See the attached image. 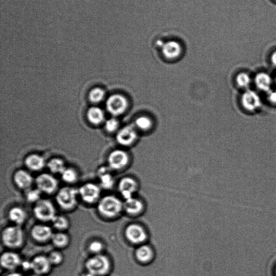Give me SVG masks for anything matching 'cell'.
I'll list each match as a JSON object with an SVG mask.
<instances>
[{"label":"cell","mask_w":276,"mask_h":276,"mask_svg":"<svg viewBox=\"0 0 276 276\" xmlns=\"http://www.w3.org/2000/svg\"><path fill=\"white\" fill-rule=\"evenodd\" d=\"M123 209L124 203L115 195L105 196L98 202V212L105 218L116 217Z\"/></svg>","instance_id":"6da1fadb"},{"label":"cell","mask_w":276,"mask_h":276,"mask_svg":"<svg viewBox=\"0 0 276 276\" xmlns=\"http://www.w3.org/2000/svg\"><path fill=\"white\" fill-rule=\"evenodd\" d=\"M2 241L10 249L20 248L24 243V233L21 226L13 225L6 227L2 232Z\"/></svg>","instance_id":"7a4b0ae2"},{"label":"cell","mask_w":276,"mask_h":276,"mask_svg":"<svg viewBox=\"0 0 276 276\" xmlns=\"http://www.w3.org/2000/svg\"><path fill=\"white\" fill-rule=\"evenodd\" d=\"M78 196V190L72 187H63L57 192L56 201L61 208L70 211L76 207Z\"/></svg>","instance_id":"3957f363"},{"label":"cell","mask_w":276,"mask_h":276,"mask_svg":"<svg viewBox=\"0 0 276 276\" xmlns=\"http://www.w3.org/2000/svg\"><path fill=\"white\" fill-rule=\"evenodd\" d=\"M85 268L88 272L95 276H103L109 272L111 263L106 256L101 253L88 259L85 263Z\"/></svg>","instance_id":"277c9868"},{"label":"cell","mask_w":276,"mask_h":276,"mask_svg":"<svg viewBox=\"0 0 276 276\" xmlns=\"http://www.w3.org/2000/svg\"><path fill=\"white\" fill-rule=\"evenodd\" d=\"M33 213L36 219L42 223L51 222L57 216L56 209L49 200L41 199L35 204Z\"/></svg>","instance_id":"5b68a950"},{"label":"cell","mask_w":276,"mask_h":276,"mask_svg":"<svg viewBox=\"0 0 276 276\" xmlns=\"http://www.w3.org/2000/svg\"><path fill=\"white\" fill-rule=\"evenodd\" d=\"M78 190L81 199L87 204H94L101 199V188L93 182L83 184Z\"/></svg>","instance_id":"8992f818"},{"label":"cell","mask_w":276,"mask_h":276,"mask_svg":"<svg viewBox=\"0 0 276 276\" xmlns=\"http://www.w3.org/2000/svg\"><path fill=\"white\" fill-rule=\"evenodd\" d=\"M35 182L42 193L50 195L58 191L59 182L51 174H41L37 176Z\"/></svg>","instance_id":"52a82bcc"},{"label":"cell","mask_w":276,"mask_h":276,"mask_svg":"<svg viewBox=\"0 0 276 276\" xmlns=\"http://www.w3.org/2000/svg\"><path fill=\"white\" fill-rule=\"evenodd\" d=\"M128 106L126 98L122 95H114L109 97L106 102V107L108 112L114 115L123 114Z\"/></svg>","instance_id":"ba28073f"},{"label":"cell","mask_w":276,"mask_h":276,"mask_svg":"<svg viewBox=\"0 0 276 276\" xmlns=\"http://www.w3.org/2000/svg\"><path fill=\"white\" fill-rule=\"evenodd\" d=\"M241 104L247 112L253 113L261 108L262 105L260 95L255 91L247 90L243 93Z\"/></svg>","instance_id":"9c48e42d"},{"label":"cell","mask_w":276,"mask_h":276,"mask_svg":"<svg viewBox=\"0 0 276 276\" xmlns=\"http://www.w3.org/2000/svg\"><path fill=\"white\" fill-rule=\"evenodd\" d=\"M126 239L132 244L140 245L144 242L148 235L144 228L137 224H131L125 229Z\"/></svg>","instance_id":"30bf717a"},{"label":"cell","mask_w":276,"mask_h":276,"mask_svg":"<svg viewBox=\"0 0 276 276\" xmlns=\"http://www.w3.org/2000/svg\"><path fill=\"white\" fill-rule=\"evenodd\" d=\"M53 234L51 228L43 224L36 225L33 226L30 230L32 238L40 244L51 240Z\"/></svg>","instance_id":"8fae6325"},{"label":"cell","mask_w":276,"mask_h":276,"mask_svg":"<svg viewBox=\"0 0 276 276\" xmlns=\"http://www.w3.org/2000/svg\"><path fill=\"white\" fill-rule=\"evenodd\" d=\"M129 161L128 154L123 151L116 150L109 154V167L113 170H120L124 168Z\"/></svg>","instance_id":"7c38bea8"},{"label":"cell","mask_w":276,"mask_h":276,"mask_svg":"<svg viewBox=\"0 0 276 276\" xmlns=\"http://www.w3.org/2000/svg\"><path fill=\"white\" fill-rule=\"evenodd\" d=\"M22 262L19 254L13 251L4 252L0 258L2 267L9 271H14L21 267Z\"/></svg>","instance_id":"4fadbf2b"},{"label":"cell","mask_w":276,"mask_h":276,"mask_svg":"<svg viewBox=\"0 0 276 276\" xmlns=\"http://www.w3.org/2000/svg\"><path fill=\"white\" fill-rule=\"evenodd\" d=\"M138 189V183L133 178L125 177L121 179L118 184V190L125 200L134 196Z\"/></svg>","instance_id":"5bb4252c"},{"label":"cell","mask_w":276,"mask_h":276,"mask_svg":"<svg viewBox=\"0 0 276 276\" xmlns=\"http://www.w3.org/2000/svg\"><path fill=\"white\" fill-rule=\"evenodd\" d=\"M137 138L136 127L134 125H127L121 128L117 136V139L120 145L128 146Z\"/></svg>","instance_id":"9a60e30c"},{"label":"cell","mask_w":276,"mask_h":276,"mask_svg":"<svg viewBox=\"0 0 276 276\" xmlns=\"http://www.w3.org/2000/svg\"><path fill=\"white\" fill-rule=\"evenodd\" d=\"M31 270L34 273L41 275L47 274L52 266L48 256L38 255L31 261Z\"/></svg>","instance_id":"2e32d148"},{"label":"cell","mask_w":276,"mask_h":276,"mask_svg":"<svg viewBox=\"0 0 276 276\" xmlns=\"http://www.w3.org/2000/svg\"><path fill=\"white\" fill-rule=\"evenodd\" d=\"M13 181L18 189L25 191L31 189L34 183L32 176L25 170H19L14 174Z\"/></svg>","instance_id":"e0dca14e"},{"label":"cell","mask_w":276,"mask_h":276,"mask_svg":"<svg viewBox=\"0 0 276 276\" xmlns=\"http://www.w3.org/2000/svg\"><path fill=\"white\" fill-rule=\"evenodd\" d=\"M162 51L165 58L169 59H174L180 56L182 48L179 42L170 41L164 43Z\"/></svg>","instance_id":"ac0fdd59"},{"label":"cell","mask_w":276,"mask_h":276,"mask_svg":"<svg viewBox=\"0 0 276 276\" xmlns=\"http://www.w3.org/2000/svg\"><path fill=\"white\" fill-rule=\"evenodd\" d=\"M254 82H255V86L260 91L268 93L271 90L272 79L268 73L264 72L258 73L255 76Z\"/></svg>","instance_id":"d6986e66"},{"label":"cell","mask_w":276,"mask_h":276,"mask_svg":"<svg viewBox=\"0 0 276 276\" xmlns=\"http://www.w3.org/2000/svg\"><path fill=\"white\" fill-rule=\"evenodd\" d=\"M98 176L99 180V186L104 190H110L115 185V180L109 170L105 167L99 169Z\"/></svg>","instance_id":"ffe728a7"},{"label":"cell","mask_w":276,"mask_h":276,"mask_svg":"<svg viewBox=\"0 0 276 276\" xmlns=\"http://www.w3.org/2000/svg\"><path fill=\"white\" fill-rule=\"evenodd\" d=\"M8 218L14 225L21 226L26 220L27 213L24 208L19 206H15L9 210Z\"/></svg>","instance_id":"44dd1931"},{"label":"cell","mask_w":276,"mask_h":276,"mask_svg":"<svg viewBox=\"0 0 276 276\" xmlns=\"http://www.w3.org/2000/svg\"><path fill=\"white\" fill-rule=\"evenodd\" d=\"M125 200L124 210L127 214L131 215H136L142 211L143 205L138 198L134 196Z\"/></svg>","instance_id":"7402d4cb"},{"label":"cell","mask_w":276,"mask_h":276,"mask_svg":"<svg viewBox=\"0 0 276 276\" xmlns=\"http://www.w3.org/2000/svg\"><path fill=\"white\" fill-rule=\"evenodd\" d=\"M26 167L33 171H39L45 165V161L42 157L37 154H31L25 160Z\"/></svg>","instance_id":"603a6c76"},{"label":"cell","mask_w":276,"mask_h":276,"mask_svg":"<svg viewBox=\"0 0 276 276\" xmlns=\"http://www.w3.org/2000/svg\"><path fill=\"white\" fill-rule=\"evenodd\" d=\"M53 245L59 249L67 248L70 244V237L64 231H58L53 234L51 240Z\"/></svg>","instance_id":"cb8c5ba5"},{"label":"cell","mask_w":276,"mask_h":276,"mask_svg":"<svg viewBox=\"0 0 276 276\" xmlns=\"http://www.w3.org/2000/svg\"><path fill=\"white\" fill-rule=\"evenodd\" d=\"M136 257L141 263H148L153 257V252L152 248L147 245L140 246L136 251Z\"/></svg>","instance_id":"d4e9b609"},{"label":"cell","mask_w":276,"mask_h":276,"mask_svg":"<svg viewBox=\"0 0 276 276\" xmlns=\"http://www.w3.org/2000/svg\"><path fill=\"white\" fill-rule=\"evenodd\" d=\"M87 116L90 122L95 125L101 124L104 118L102 110L96 107L90 108L88 110Z\"/></svg>","instance_id":"484cf974"},{"label":"cell","mask_w":276,"mask_h":276,"mask_svg":"<svg viewBox=\"0 0 276 276\" xmlns=\"http://www.w3.org/2000/svg\"><path fill=\"white\" fill-rule=\"evenodd\" d=\"M51 223L53 228L58 231H64L67 230L70 227L69 219L63 215H57Z\"/></svg>","instance_id":"4316f807"},{"label":"cell","mask_w":276,"mask_h":276,"mask_svg":"<svg viewBox=\"0 0 276 276\" xmlns=\"http://www.w3.org/2000/svg\"><path fill=\"white\" fill-rule=\"evenodd\" d=\"M48 168L52 174H60L66 169L63 161L58 158H54L49 161Z\"/></svg>","instance_id":"83f0119b"},{"label":"cell","mask_w":276,"mask_h":276,"mask_svg":"<svg viewBox=\"0 0 276 276\" xmlns=\"http://www.w3.org/2000/svg\"><path fill=\"white\" fill-rule=\"evenodd\" d=\"M62 180L68 184H73L78 180V174L72 169H65L61 173Z\"/></svg>","instance_id":"f1b7e54d"},{"label":"cell","mask_w":276,"mask_h":276,"mask_svg":"<svg viewBox=\"0 0 276 276\" xmlns=\"http://www.w3.org/2000/svg\"><path fill=\"white\" fill-rule=\"evenodd\" d=\"M42 193L36 188L35 189H30L25 191V197L27 202L35 204L41 199Z\"/></svg>","instance_id":"f546056e"},{"label":"cell","mask_w":276,"mask_h":276,"mask_svg":"<svg viewBox=\"0 0 276 276\" xmlns=\"http://www.w3.org/2000/svg\"><path fill=\"white\" fill-rule=\"evenodd\" d=\"M236 82L240 87L242 88V89H246L251 83V78L248 73L241 72L237 76Z\"/></svg>","instance_id":"4dcf8cb0"},{"label":"cell","mask_w":276,"mask_h":276,"mask_svg":"<svg viewBox=\"0 0 276 276\" xmlns=\"http://www.w3.org/2000/svg\"><path fill=\"white\" fill-rule=\"evenodd\" d=\"M134 125L139 130L146 131L151 128L152 121L146 116L139 117L136 120Z\"/></svg>","instance_id":"1f68e13d"},{"label":"cell","mask_w":276,"mask_h":276,"mask_svg":"<svg viewBox=\"0 0 276 276\" xmlns=\"http://www.w3.org/2000/svg\"><path fill=\"white\" fill-rule=\"evenodd\" d=\"M48 257L52 266H59L64 261V256L62 253L58 250L51 251Z\"/></svg>","instance_id":"d6a6232c"},{"label":"cell","mask_w":276,"mask_h":276,"mask_svg":"<svg viewBox=\"0 0 276 276\" xmlns=\"http://www.w3.org/2000/svg\"><path fill=\"white\" fill-rule=\"evenodd\" d=\"M88 250L94 255L101 254L104 250V245L103 243L98 240H94L91 242L88 246Z\"/></svg>","instance_id":"836d02e7"},{"label":"cell","mask_w":276,"mask_h":276,"mask_svg":"<svg viewBox=\"0 0 276 276\" xmlns=\"http://www.w3.org/2000/svg\"><path fill=\"white\" fill-rule=\"evenodd\" d=\"M105 92L101 88H95L89 94L90 101L93 103H98L103 99Z\"/></svg>","instance_id":"e575fe53"},{"label":"cell","mask_w":276,"mask_h":276,"mask_svg":"<svg viewBox=\"0 0 276 276\" xmlns=\"http://www.w3.org/2000/svg\"><path fill=\"white\" fill-rule=\"evenodd\" d=\"M118 125V120L115 118H112L106 121L105 128L108 132H113L117 130Z\"/></svg>","instance_id":"d590c367"},{"label":"cell","mask_w":276,"mask_h":276,"mask_svg":"<svg viewBox=\"0 0 276 276\" xmlns=\"http://www.w3.org/2000/svg\"><path fill=\"white\" fill-rule=\"evenodd\" d=\"M267 94L268 101L273 105H276V89H271Z\"/></svg>","instance_id":"8d00e7d4"},{"label":"cell","mask_w":276,"mask_h":276,"mask_svg":"<svg viewBox=\"0 0 276 276\" xmlns=\"http://www.w3.org/2000/svg\"><path fill=\"white\" fill-rule=\"evenodd\" d=\"M21 267L25 271H28L31 270V261H23L22 262Z\"/></svg>","instance_id":"74e56055"},{"label":"cell","mask_w":276,"mask_h":276,"mask_svg":"<svg viewBox=\"0 0 276 276\" xmlns=\"http://www.w3.org/2000/svg\"><path fill=\"white\" fill-rule=\"evenodd\" d=\"M270 60L272 64L274 66V67H276V51L273 52L271 54Z\"/></svg>","instance_id":"f35d334b"},{"label":"cell","mask_w":276,"mask_h":276,"mask_svg":"<svg viewBox=\"0 0 276 276\" xmlns=\"http://www.w3.org/2000/svg\"><path fill=\"white\" fill-rule=\"evenodd\" d=\"M6 276H22V275L18 272H11L8 273Z\"/></svg>","instance_id":"ab89813d"},{"label":"cell","mask_w":276,"mask_h":276,"mask_svg":"<svg viewBox=\"0 0 276 276\" xmlns=\"http://www.w3.org/2000/svg\"><path fill=\"white\" fill-rule=\"evenodd\" d=\"M84 276H95L94 274H91L90 272H88L84 275Z\"/></svg>","instance_id":"60d3db41"},{"label":"cell","mask_w":276,"mask_h":276,"mask_svg":"<svg viewBox=\"0 0 276 276\" xmlns=\"http://www.w3.org/2000/svg\"><path fill=\"white\" fill-rule=\"evenodd\" d=\"M30 276H40V275H38V274H37L34 273V274H32V275H30Z\"/></svg>","instance_id":"b9f144b4"},{"label":"cell","mask_w":276,"mask_h":276,"mask_svg":"<svg viewBox=\"0 0 276 276\" xmlns=\"http://www.w3.org/2000/svg\"><path fill=\"white\" fill-rule=\"evenodd\" d=\"M275 276H276V267H275Z\"/></svg>","instance_id":"7bdbcfd3"},{"label":"cell","mask_w":276,"mask_h":276,"mask_svg":"<svg viewBox=\"0 0 276 276\" xmlns=\"http://www.w3.org/2000/svg\"><path fill=\"white\" fill-rule=\"evenodd\" d=\"M275 82L276 83V76H275Z\"/></svg>","instance_id":"ee69618b"}]
</instances>
